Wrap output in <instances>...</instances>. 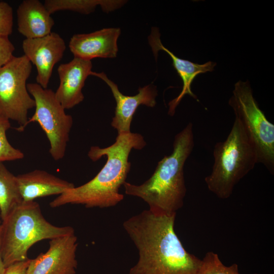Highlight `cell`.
<instances>
[{
	"instance_id": "obj_5",
	"label": "cell",
	"mask_w": 274,
	"mask_h": 274,
	"mask_svg": "<svg viewBox=\"0 0 274 274\" xmlns=\"http://www.w3.org/2000/svg\"><path fill=\"white\" fill-rule=\"evenodd\" d=\"M213 156L212 172L204 181L209 191L221 199L228 198L237 184L258 163L255 147L235 117L226 139L215 145Z\"/></svg>"
},
{
	"instance_id": "obj_14",
	"label": "cell",
	"mask_w": 274,
	"mask_h": 274,
	"mask_svg": "<svg viewBox=\"0 0 274 274\" xmlns=\"http://www.w3.org/2000/svg\"><path fill=\"white\" fill-rule=\"evenodd\" d=\"M160 37L158 29L157 27H152L151 33L148 37V42L153 55L156 59L159 51H163L167 53L171 57L173 65L181 77L183 84L182 90L179 95L168 103V114L173 116L175 114L177 107L186 94H188L197 99L196 96L191 90V84L193 80L200 74L214 71L216 63L208 61L203 64H198L180 58L163 45Z\"/></svg>"
},
{
	"instance_id": "obj_9",
	"label": "cell",
	"mask_w": 274,
	"mask_h": 274,
	"mask_svg": "<svg viewBox=\"0 0 274 274\" xmlns=\"http://www.w3.org/2000/svg\"><path fill=\"white\" fill-rule=\"evenodd\" d=\"M77 247L75 233L50 239L47 251L30 259L27 274H75Z\"/></svg>"
},
{
	"instance_id": "obj_19",
	"label": "cell",
	"mask_w": 274,
	"mask_h": 274,
	"mask_svg": "<svg viewBox=\"0 0 274 274\" xmlns=\"http://www.w3.org/2000/svg\"><path fill=\"white\" fill-rule=\"evenodd\" d=\"M199 274H241L236 263L227 266L221 261L218 255L208 252L201 259ZM253 274H260L255 273Z\"/></svg>"
},
{
	"instance_id": "obj_10",
	"label": "cell",
	"mask_w": 274,
	"mask_h": 274,
	"mask_svg": "<svg viewBox=\"0 0 274 274\" xmlns=\"http://www.w3.org/2000/svg\"><path fill=\"white\" fill-rule=\"evenodd\" d=\"M22 46L24 55L36 66L37 83L47 89L54 66L63 56L66 48L64 40L51 32L41 38L25 39Z\"/></svg>"
},
{
	"instance_id": "obj_18",
	"label": "cell",
	"mask_w": 274,
	"mask_h": 274,
	"mask_svg": "<svg viewBox=\"0 0 274 274\" xmlns=\"http://www.w3.org/2000/svg\"><path fill=\"white\" fill-rule=\"evenodd\" d=\"M23 201L17 177L0 162V215L3 220L17 205Z\"/></svg>"
},
{
	"instance_id": "obj_2",
	"label": "cell",
	"mask_w": 274,
	"mask_h": 274,
	"mask_svg": "<svg viewBox=\"0 0 274 274\" xmlns=\"http://www.w3.org/2000/svg\"><path fill=\"white\" fill-rule=\"evenodd\" d=\"M146 145L142 135L130 132L118 134L112 145L100 148L92 146L88 156L93 161L106 156V164L90 181L69 189L51 201V208L67 204H82L87 208H106L116 206L124 198L119 189L126 182L131 163L128 161L132 149L141 150Z\"/></svg>"
},
{
	"instance_id": "obj_6",
	"label": "cell",
	"mask_w": 274,
	"mask_h": 274,
	"mask_svg": "<svg viewBox=\"0 0 274 274\" xmlns=\"http://www.w3.org/2000/svg\"><path fill=\"white\" fill-rule=\"evenodd\" d=\"M228 103L255 147L258 162L273 175L274 125L259 107L249 81L235 84Z\"/></svg>"
},
{
	"instance_id": "obj_4",
	"label": "cell",
	"mask_w": 274,
	"mask_h": 274,
	"mask_svg": "<svg viewBox=\"0 0 274 274\" xmlns=\"http://www.w3.org/2000/svg\"><path fill=\"white\" fill-rule=\"evenodd\" d=\"M74 233L71 226H56L47 221L40 204L35 200L23 201L1 222V252L4 265L6 267L28 259V250L38 242Z\"/></svg>"
},
{
	"instance_id": "obj_23",
	"label": "cell",
	"mask_w": 274,
	"mask_h": 274,
	"mask_svg": "<svg viewBox=\"0 0 274 274\" xmlns=\"http://www.w3.org/2000/svg\"><path fill=\"white\" fill-rule=\"evenodd\" d=\"M30 259L15 262L6 267L4 274H27Z\"/></svg>"
},
{
	"instance_id": "obj_21",
	"label": "cell",
	"mask_w": 274,
	"mask_h": 274,
	"mask_svg": "<svg viewBox=\"0 0 274 274\" xmlns=\"http://www.w3.org/2000/svg\"><path fill=\"white\" fill-rule=\"evenodd\" d=\"M13 9L5 2H0V37H8L13 31Z\"/></svg>"
},
{
	"instance_id": "obj_25",
	"label": "cell",
	"mask_w": 274,
	"mask_h": 274,
	"mask_svg": "<svg viewBox=\"0 0 274 274\" xmlns=\"http://www.w3.org/2000/svg\"><path fill=\"white\" fill-rule=\"evenodd\" d=\"M0 222H2L1 218V215H0Z\"/></svg>"
},
{
	"instance_id": "obj_12",
	"label": "cell",
	"mask_w": 274,
	"mask_h": 274,
	"mask_svg": "<svg viewBox=\"0 0 274 274\" xmlns=\"http://www.w3.org/2000/svg\"><path fill=\"white\" fill-rule=\"evenodd\" d=\"M120 34L119 27L76 34L70 39L69 48L74 57L86 60L91 61L95 58H115L118 51L117 41Z\"/></svg>"
},
{
	"instance_id": "obj_24",
	"label": "cell",
	"mask_w": 274,
	"mask_h": 274,
	"mask_svg": "<svg viewBox=\"0 0 274 274\" xmlns=\"http://www.w3.org/2000/svg\"><path fill=\"white\" fill-rule=\"evenodd\" d=\"M1 222H0V274H4L5 270V266L4 265L1 252Z\"/></svg>"
},
{
	"instance_id": "obj_20",
	"label": "cell",
	"mask_w": 274,
	"mask_h": 274,
	"mask_svg": "<svg viewBox=\"0 0 274 274\" xmlns=\"http://www.w3.org/2000/svg\"><path fill=\"white\" fill-rule=\"evenodd\" d=\"M11 127L10 120L0 113V162L22 159L24 155L20 150L9 142L6 132Z\"/></svg>"
},
{
	"instance_id": "obj_22",
	"label": "cell",
	"mask_w": 274,
	"mask_h": 274,
	"mask_svg": "<svg viewBox=\"0 0 274 274\" xmlns=\"http://www.w3.org/2000/svg\"><path fill=\"white\" fill-rule=\"evenodd\" d=\"M15 47L7 37H0V69L14 56Z\"/></svg>"
},
{
	"instance_id": "obj_15",
	"label": "cell",
	"mask_w": 274,
	"mask_h": 274,
	"mask_svg": "<svg viewBox=\"0 0 274 274\" xmlns=\"http://www.w3.org/2000/svg\"><path fill=\"white\" fill-rule=\"evenodd\" d=\"M16 177L24 201H33L37 198L50 195H59L75 186L72 183L41 169H35Z\"/></svg>"
},
{
	"instance_id": "obj_11",
	"label": "cell",
	"mask_w": 274,
	"mask_h": 274,
	"mask_svg": "<svg viewBox=\"0 0 274 274\" xmlns=\"http://www.w3.org/2000/svg\"><path fill=\"white\" fill-rule=\"evenodd\" d=\"M91 76L103 80L110 87L116 103L115 116L112 118L111 126L116 129L118 134L131 132L130 125L133 116L140 105L153 108L156 104L157 95L156 87L152 84L140 87L138 93L132 96L124 95L114 82L108 78L104 72H92Z\"/></svg>"
},
{
	"instance_id": "obj_17",
	"label": "cell",
	"mask_w": 274,
	"mask_h": 274,
	"mask_svg": "<svg viewBox=\"0 0 274 274\" xmlns=\"http://www.w3.org/2000/svg\"><path fill=\"white\" fill-rule=\"evenodd\" d=\"M126 2L122 0H46L44 4L51 15L62 10L89 14L93 12L98 5L108 13L121 7Z\"/></svg>"
},
{
	"instance_id": "obj_3",
	"label": "cell",
	"mask_w": 274,
	"mask_h": 274,
	"mask_svg": "<svg viewBox=\"0 0 274 274\" xmlns=\"http://www.w3.org/2000/svg\"><path fill=\"white\" fill-rule=\"evenodd\" d=\"M194 146L193 125L190 122L175 135L172 153L158 162L149 179L141 185L124 183L125 194L142 199L153 213L176 215L183 206L187 191L184 165Z\"/></svg>"
},
{
	"instance_id": "obj_13",
	"label": "cell",
	"mask_w": 274,
	"mask_h": 274,
	"mask_svg": "<svg viewBox=\"0 0 274 274\" xmlns=\"http://www.w3.org/2000/svg\"><path fill=\"white\" fill-rule=\"evenodd\" d=\"M91 61L74 57L57 68L60 83L55 92L56 99L65 109H72L84 98L82 89L92 73Z\"/></svg>"
},
{
	"instance_id": "obj_1",
	"label": "cell",
	"mask_w": 274,
	"mask_h": 274,
	"mask_svg": "<svg viewBox=\"0 0 274 274\" xmlns=\"http://www.w3.org/2000/svg\"><path fill=\"white\" fill-rule=\"evenodd\" d=\"M176 216L146 210L123 222L139 253L128 274H199L201 259L185 249L175 230Z\"/></svg>"
},
{
	"instance_id": "obj_7",
	"label": "cell",
	"mask_w": 274,
	"mask_h": 274,
	"mask_svg": "<svg viewBox=\"0 0 274 274\" xmlns=\"http://www.w3.org/2000/svg\"><path fill=\"white\" fill-rule=\"evenodd\" d=\"M27 89L35 101V112L27 125L34 122L39 124L49 141L50 154L54 160H59L65 154L73 117L66 114L52 90L33 83L27 84Z\"/></svg>"
},
{
	"instance_id": "obj_8",
	"label": "cell",
	"mask_w": 274,
	"mask_h": 274,
	"mask_svg": "<svg viewBox=\"0 0 274 274\" xmlns=\"http://www.w3.org/2000/svg\"><path fill=\"white\" fill-rule=\"evenodd\" d=\"M32 65L25 55L13 58L0 69V113L16 121L22 131L28 120V112L35 101L27 89Z\"/></svg>"
},
{
	"instance_id": "obj_16",
	"label": "cell",
	"mask_w": 274,
	"mask_h": 274,
	"mask_svg": "<svg viewBox=\"0 0 274 274\" xmlns=\"http://www.w3.org/2000/svg\"><path fill=\"white\" fill-rule=\"evenodd\" d=\"M17 29L26 39L46 36L51 32L54 21L38 0H24L17 10Z\"/></svg>"
}]
</instances>
